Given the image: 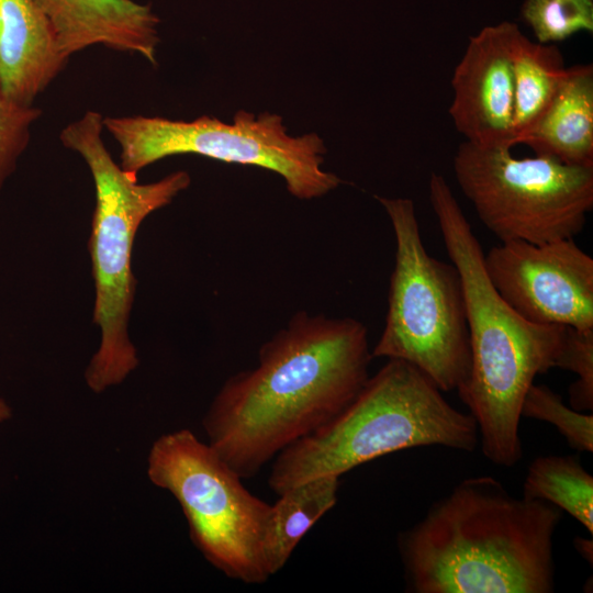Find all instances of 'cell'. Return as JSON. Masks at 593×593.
Returning a JSON list of instances; mask_svg holds the SVG:
<instances>
[{"label": "cell", "instance_id": "1", "mask_svg": "<svg viewBox=\"0 0 593 593\" xmlns=\"http://www.w3.org/2000/svg\"><path fill=\"white\" fill-rule=\"evenodd\" d=\"M366 326L351 317L299 312L232 376L203 425L209 445L242 478L344 411L369 379Z\"/></svg>", "mask_w": 593, "mask_h": 593}, {"label": "cell", "instance_id": "2", "mask_svg": "<svg viewBox=\"0 0 593 593\" xmlns=\"http://www.w3.org/2000/svg\"><path fill=\"white\" fill-rule=\"evenodd\" d=\"M561 510L469 478L398 537L413 593H549Z\"/></svg>", "mask_w": 593, "mask_h": 593}, {"label": "cell", "instance_id": "3", "mask_svg": "<svg viewBox=\"0 0 593 593\" xmlns=\"http://www.w3.org/2000/svg\"><path fill=\"white\" fill-rule=\"evenodd\" d=\"M428 195L466 301L471 372L458 395L478 425L485 458L514 467L523 456L524 395L537 374L553 368L566 325L535 324L515 312L489 280L481 245L441 175H430Z\"/></svg>", "mask_w": 593, "mask_h": 593}, {"label": "cell", "instance_id": "4", "mask_svg": "<svg viewBox=\"0 0 593 593\" xmlns=\"http://www.w3.org/2000/svg\"><path fill=\"white\" fill-rule=\"evenodd\" d=\"M441 392L415 366L388 359L344 411L273 458L269 488L280 494L306 480L340 477L372 459L414 447L473 451L479 443L474 418L456 410Z\"/></svg>", "mask_w": 593, "mask_h": 593}, {"label": "cell", "instance_id": "5", "mask_svg": "<svg viewBox=\"0 0 593 593\" xmlns=\"http://www.w3.org/2000/svg\"><path fill=\"white\" fill-rule=\"evenodd\" d=\"M103 116L87 111L59 136L66 148L85 160L94 183L89 251L96 292L92 316L100 345L85 377L97 393L121 383L138 366L128 334L136 290L132 271L136 233L149 214L169 204L191 182L187 171L178 170L158 181L138 183L136 175L114 161L103 142Z\"/></svg>", "mask_w": 593, "mask_h": 593}, {"label": "cell", "instance_id": "6", "mask_svg": "<svg viewBox=\"0 0 593 593\" xmlns=\"http://www.w3.org/2000/svg\"><path fill=\"white\" fill-rule=\"evenodd\" d=\"M376 198L391 221L395 259L372 358L404 360L443 392H460L470 377L471 349L459 271L427 253L411 199Z\"/></svg>", "mask_w": 593, "mask_h": 593}, {"label": "cell", "instance_id": "7", "mask_svg": "<svg viewBox=\"0 0 593 593\" xmlns=\"http://www.w3.org/2000/svg\"><path fill=\"white\" fill-rule=\"evenodd\" d=\"M103 125L121 148V168L136 176L163 158L193 154L271 170L301 200L322 197L342 183L322 169L326 149L316 134L291 136L281 116L268 112L256 116L240 110L231 124L206 115L193 121L134 115L103 118Z\"/></svg>", "mask_w": 593, "mask_h": 593}, {"label": "cell", "instance_id": "8", "mask_svg": "<svg viewBox=\"0 0 593 593\" xmlns=\"http://www.w3.org/2000/svg\"><path fill=\"white\" fill-rule=\"evenodd\" d=\"M147 472L179 502L191 540L213 567L247 584L270 578L262 545L271 504L250 493L210 445L188 429L166 434L150 449Z\"/></svg>", "mask_w": 593, "mask_h": 593}, {"label": "cell", "instance_id": "9", "mask_svg": "<svg viewBox=\"0 0 593 593\" xmlns=\"http://www.w3.org/2000/svg\"><path fill=\"white\" fill-rule=\"evenodd\" d=\"M511 149L465 141L456 150L454 175L479 220L501 242L573 238L593 208V167Z\"/></svg>", "mask_w": 593, "mask_h": 593}, {"label": "cell", "instance_id": "10", "mask_svg": "<svg viewBox=\"0 0 593 593\" xmlns=\"http://www.w3.org/2000/svg\"><path fill=\"white\" fill-rule=\"evenodd\" d=\"M489 280L522 317L593 328V259L573 238L501 242L484 254Z\"/></svg>", "mask_w": 593, "mask_h": 593}, {"label": "cell", "instance_id": "11", "mask_svg": "<svg viewBox=\"0 0 593 593\" xmlns=\"http://www.w3.org/2000/svg\"><path fill=\"white\" fill-rule=\"evenodd\" d=\"M514 23L483 27L470 37L455 67L449 115L456 130L479 147L513 144L514 81L510 35Z\"/></svg>", "mask_w": 593, "mask_h": 593}, {"label": "cell", "instance_id": "12", "mask_svg": "<svg viewBox=\"0 0 593 593\" xmlns=\"http://www.w3.org/2000/svg\"><path fill=\"white\" fill-rule=\"evenodd\" d=\"M67 57L92 45L139 54L156 65L159 19L133 0H35Z\"/></svg>", "mask_w": 593, "mask_h": 593}, {"label": "cell", "instance_id": "13", "mask_svg": "<svg viewBox=\"0 0 593 593\" xmlns=\"http://www.w3.org/2000/svg\"><path fill=\"white\" fill-rule=\"evenodd\" d=\"M68 59L35 0H0V87L8 100L32 107Z\"/></svg>", "mask_w": 593, "mask_h": 593}, {"label": "cell", "instance_id": "14", "mask_svg": "<svg viewBox=\"0 0 593 593\" xmlns=\"http://www.w3.org/2000/svg\"><path fill=\"white\" fill-rule=\"evenodd\" d=\"M521 144L537 156L566 165L593 167V67L575 65L552 102Z\"/></svg>", "mask_w": 593, "mask_h": 593}, {"label": "cell", "instance_id": "15", "mask_svg": "<svg viewBox=\"0 0 593 593\" xmlns=\"http://www.w3.org/2000/svg\"><path fill=\"white\" fill-rule=\"evenodd\" d=\"M514 81L513 144H521L544 115L567 74L563 56L552 44L528 40L514 23L510 35Z\"/></svg>", "mask_w": 593, "mask_h": 593}, {"label": "cell", "instance_id": "16", "mask_svg": "<svg viewBox=\"0 0 593 593\" xmlns=\"http://www.w3.org/2000/svg\"><path fill=\"white\" fill-rule=\"evenodd\" d=\"M339 477L322 475L281 492L271 504L262 555L268 574L279 572L312 526L337 502Z\"/></svg>", "mask_w": 593, "mask_h": 593}, {"label": "cell", "instance_id": "17", "mask_svg": "<svg viewBox=\"0 0 593 593\" xmlns=\"http://www.w3.org/2000/svg\"><path fill=\"white\" fill-rule=\"evenodd\" d=\"M523 496L566 511L593 533V477L574 456L535 458L523 484Z\"/></svg>", "mask_w": 593, "mask_h": 593}, {"label": "cell", "instance_id": "18", "mask_svg": "<svg viewBox=\"0 0 593 593\" xmlns=\"http://www.w3.org/2000/svg\"><path fill=\"white\" fill-rule=\"evenodd\" d=\"M521 416L553 425L575 450H593V415L567 406L561 396L547 385L533 383L528 388L522 402Z\"/></svg>", "mask_w": 593, "mask_h": 593}, {"label": "cell", "instance_id": "19", "mask_svg": "<svg viewBox=\"0 0 593 593\" xmlns=\"http://www.w3.org/2000/svg\"><path fill=\"white\" fill-rule=\"evenodd\" d=\"M522 14L541 44L593 31L592 0H526Z\"/></svg>", "mask_w": 593, "mask_h": 593}, {"label": "cell", "instance_id": "20", "mask_svg": "<svg viewBox=\"0 0 593 593\" xmlns=\"http://www.w3.org/2000/svg\"><path fill=\"white\" fill-rule=\"evenodd\" d=\"M553 368L571 371L578 379L569 388V401L579 412L593 409V328L564 327Z\"/></svg>", "mask_w": 593, "mask_h": 593}, {"label": "cell", "instance_id": "21", "mask_svg": "<svg viewBox=\"0 0 593 593\" xmlns=\"http://www.w3.org/2000/svg\"><path fill=\"white\" fill-rule=\"evenodd\" d=\"M41 113L36 107H21L11 102L0 87V191L26 149L31 126Z\"/></svg>", "mask_w": 593, "mask_h": 593}, {"label": "cell", "instance_id": "22", "mask_svg": "<svg viewBox=\"0 0 593 593\" xmlns=\"http://www.w3.org/2000/svg\"><path fill=\"white\" fill-rule=\"evenodd\" d=\"M574 546L579 553L586 559L590 563H592V553H593V542L590 539L578 537L574 540Z\"/></svg>", "mask_w": 593, "mask_h": 593}, {"label": "cell", "instance_id": "23", "mask_svg": "<svg viewBox=\"0 0 593 593\" xmlns=\"http://www.w3.org/2000/svg\"><path fill=\"white\" fill-rule=\"evenodd\" d=\"M11 417V409L8 403L0 399V423L9 419Z\"/></svg>", "mask_w": 593, "mask_h": 593}]
</instances>
